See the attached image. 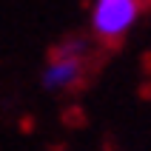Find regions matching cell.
<instances>
[{
  "instance_id": "obj_2",
  "label": "cell",
  "mask_w": 151,
  "mask_h": 151,
  "mask_svg": "<svg viewBox=\"0 0 151 151\" xmlns=\"http://www.w3.org/2000/svg\"><path fill=\"white\" fill-rule=\"evenodd\" d=\"M77 46H83V43H74V49L71 46H60V51L54 54L49 71H46V86L49 88H63V86H71L80 80L83 63L77 57Z\"/></svg>"
},
{
  "instance_id": "obj_1",
  "label": "cell",
  "mask_w": 151,
  "mask_h": 151,
  "mask_svg": "<svg viewBox=\"0 0 151 151\" xmlns=\"http://www.w3.org/2000/svg\"><path fill=\"white\" fill-rule=\"evenodd\" d=\"M140 9H143V0H97L91 12V26L100 37L117 40L134 26Z\"/></svg>"
}]
</instances>
